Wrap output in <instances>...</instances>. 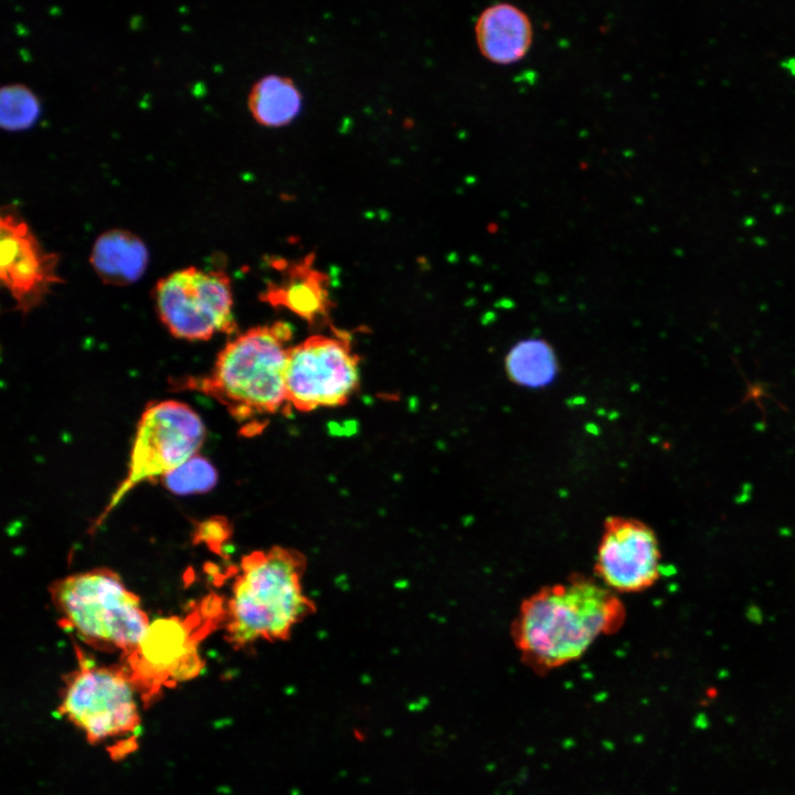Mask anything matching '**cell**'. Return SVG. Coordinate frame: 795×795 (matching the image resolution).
<instances>
[{"mask_svg": "<svg viewBox=\"0 0 795 795\" xmlns=\"http://www.w3.org/2000/svg\"><path fill=\"white\" fill-rule=\"evenodd\" d=\"M626 608L597 579L573 574L524 598L511 624L522 660L550 670L579 659L601 636L616 633Z\"/></svg>", "mask_w": 795, "mask_h": 795, "instance_id": "obj_1", "label": "cell"}, {"mask_svg": "<svg viewBox=\"0 0 795 795\" xmlns=\"http://www.w3.org/2000/svg\"><path fill=\"white\" fill-rule=\"evenodd\" d=\"M292 337L285 321L251 328L225 344L209 374L182 388L225 406L246 436L259 433L269 416L290 411L285 377Z\"/></svg>", "mask_w": 795, "mask_h": 795, "instance_id": "obj_2", "label": "cell"}, {"mask_svg": "<svg viewBox=\"0 0 795 795\" xmlns=\"http://www.w3.org/2000/svg\"><path fill=\"white\" fill-rule=\"evenodd\" d=\"M303 558L274 548L246 555L229 602L226 636L244 646L258 639H284L314 607L301 587Z\"/></svg>", "mask_w": 795, "mask_h": 795, "instance_id": "obj_3", "label": "cell"}, {"mask_svg": "<svg viewBox=\"0 0 795 795\" xmlns=\"http://www.w3.org/2000/svg\"><path fill=\"white\" fill-rule=\"evenodd\" d=\"M50 594L62 623L91 645L130 656L149 629L139 597L108 569L62 577L51 585Z\"/></svg>", "mask_w": 795, "mask_h": 795, "instance_id": "obj_4", "label": "cell"}, {"mask_svg": "<svg viewBox=\"0 0 795 795\" xmlns=\"http://www.w3.org/2000/svg\"><path fill=\"white\" fill-rule=\"evenodd\" d=\"M204 438L201 417L186 403L168 400L147 406L137 425L126 478L96 526L138 484L162 477L198 455Z\"/></svg>", "mask_w": 795, "mask_h": 795, "instance_id": "obj_5", "label": "cell"}, {"mask_svg": "<svg viewBox=\"0 0 795 795\" xmlns=\"http://www.w3.org/2000/svg\"><path fill=\"white\" fill-rule=\"evenodd\" d=\"M135 685L128 669L80 658L62 691L60 711L89 742L128 736L140 724Z\"/></svg>", "mask_w": 795, "mask_h": 795, "instance_id": "obj_6", "label": "cell"}, {"mask_svg": "<svg viewBox=\"0 0 795 795\" xmlns=\"http://www.w3.org/2000/svg\"><path fill=\"white\" fill-rule=\"evenodd\" d=\"M359 361L344 331L315 335L292 347L285 377L289 409L310 412L346 404L359 386Z\"/></svg>", "mask_w": 795, "mask_h": 795, "instance_id": "obj_7", "label": "cell"}, {"mask_svg": "<svg viewBox=\"0 0 795 795\" xmlns=\"http://www.w3.org/2000/svg\"><path fill=\"white\" fill-rule=\"evenodd\" d=\"M153 297L160 320L177 338L208 340L236 328L231 280L221 269L173 272L157 283Z\"/></svg>", "mask_w": 795, "mask_h": 795, "instance_id": "obj_8", "label": "cell"}, {"mask_svg": "<svg viewBox=\"0 0 795 795\" xmlns=\"http://www.w3.org/2000/svg\"><path fill=\"white\" fill-rule=\"evenodd\" d=\"M661 552L654 529L632 517L611 516L603 524L594 569L616 594L651 587L661 574Z\"/></svg>", "mask_w": 795, "mask_h": 795, "instance_id": "obj_9", "label": "cell"}, {"mask_svg": "<svg viewBox=\"0 0 795 795\" xmlns=\"http://www.w3.org/2000/svg\"><path fill=\"white\" fill-rule=\"evenodd\" d=\"M0 256L2 285L20 311L38 307L62 280L59 257L44 251L29 225L9 211L0 219Z\"/></svg>", "mask_w": 795, "mask_h": 795, "instance_id": "obj_10", "label": "cell"}, {"mask_svg": "<svg viewBox=\"0 0 795 795\" xmlns=\"http://www.w3.org/2000/svg\"><path fill=\"white\" fill-rule=\"evenodd\" d=\"M312 261L308 255L295 263H275L280 276L267 285L262 296L271 306L288 309L311 325L325 322L332 307L329 278Z\"/></svg>", "mask_w": 795, "mask_h": 795, "instance_id": "obj_11", "label": "cell"}, {"mask_svg": "<svg viewBox=\"0 0 795 795\" xmlns=\"http://www.w3.org/2000/svg\"><path fill=\"white\" fill-rule=\"evenodd\" d=\"M475 33L481 54L491 62L506 64L520 60L532 41L529 17L507 2L494 3L479 14Z\"/></svg>", "mask_w": 795, "mask_h": 795, "instance_id": "obj_12", "label": "cell"}, {"mask_svg": "<svg viewBox=\"0 0 795 795\" xmlns=\"http://www.w3.org/2000/svg\"><path fill=\"white\" fill-rule=\"evenodd\" d=\"M149 253L145 243L127 230L113 229L100 234L92 248L89 262L98 277L115 286L137 282L145 273Z\"/></svg>", "mask_w": 795, "mask_h": 795, "instance_id": "obj_13", "label": "cell"}, {"mask_svg": "<svg viewBox=\"0 0 795 795\" xmlns=\"http://www.w3.org/2000/svg\"><path fill=\"white\" fill-rule=\"evenodd\" d=\"M559 361L553 347L544 339L528 338L517 342L505 357V371L516 385L542 389L554 382Z\"/></svg>", "mask_w": 795, "mask_h": 795, "instance_id": "obj_14", "label": "cell"}, {"mask_svg": "<svg viewBox=\"0 0 795 795\" xmlns=\"http://www.w3.org/2000/svg\"><path fill=\"white\" fill-rule=\"evenodd\" d=\"M247 103L258 124L276 127L288 124L297 116L301 95L293 80L272 74L253 85Z\"/></svg>", "mask_w": 795, "mask_h": 795, "instance_id": "obj_15", "label": "cell"}, {"mask_svg": "<svg viewBox=\"0 0 795 795\" xmlns=\"http://www.w3.org/2000/svg\"><path fill=\"white\" fill-rule=\"evenodd\" d=\"M40 115V103L33 92L22 84L3 86L0 93V125L9 131L31 127Z\"/></svg>", "mask_w": 795, "mask_h": 795, "instance_id": "obj_16", "label": "cell"}, {"mask_svg": "<svg viewBox=\"0 0 795 795\" xmlns=\"http://www.w3.org/2000/svg\"><path fill=\"white\" fill-rule=\"evenodd\" d=\"M161 478L170 492L193 495L210 491L216 485L219 475L206 458L195 455Z\"/></svg>", "mask_w": 795, "mask_h": 795, "instance_id": "obj_17", "label": "cell"}, {"mask_svg": "<svg viewBox=\"0 0 795 795\" xmlns=\"http://www.w3.org/2000/svg\"><path fill=\"white\" fill-rule=\"evenodd\" d=\"M745 382L749 386L745 399H751V396H753L752 399H755L756 404L760 405V407L764 414L762 403L760 402L761 396H767V395L771 396V395L767 394V392L765 391V386L762 385L761 383H750L749 381H746V379H745Z\"/></svg>", "mask_w": 795, "mask_h": 795, "instance_id": "obj_18", "label": "cell"}]
</instances>
